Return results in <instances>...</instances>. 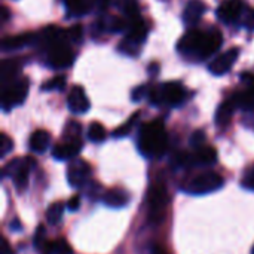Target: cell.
<instances>
[{"label": "cell", "mask_w": 254, "mask_h": 254, "mask_svg": "<svg viewBox=\"0 0 254 254\" xmlns=\"http://www.w3.org/2000/svg\"><path fill=\"white\" fill-rule=\"evenodd\" d=\"M223 43L222 33L217 28H210L208 31L190 30L177 43V51L193 60H207L213 57Z\"/></svg>", "instance_id": "1"}, {"label": "cell", "mask_w": 254, "mask_h": 254, "mask_svg": "<svg viewBox=\"0 0 254 254\" xmlns=\"http://www.w3.org/2000/svg\"><path fill=\"white\" fill-rule=\"evenodd\" d=\"M138 150L146 158H162L168 147V135L162 121L155 119L141 125L138 132Z\"/></svg>", "instance_id": "2"}, {"label": "cell", "mask_w": 254, "mask_h": 254, "mask_svg": "<svg viewBox=\"0 0 254 254\" xmlns=\"http://www.w3.org/2000/svg\"><path fill=\"white\" fill-rule=\"evenodd\" d=\"M147 24L141 16H137L134 19H128V33L118 45V51L128 57H137L140 54V46L147 39Z\"/></svg>", "instance_id": "3"}, {"label": "cell", "mask_w": 254, "mask_h": 254, "mask_svg": "<svg viewBox=\"0 0 254 254\" xmlns=\"http://www.w3.org/2000/svg\"><path fill=\"white\" fill-rule=\"evenodd\" d=\"M188 89L180 82H167L150 89L149 98L152 104L176 107L182 106L188 100Z\"/></svg>", "instance_id": "4"}, {"label": "cell", "mask_w": 254, "mask_h": 254, "mask_svg": "<svg viewBox=\"0 0 254 254\" xmlns=\"http://www.w3.org/2000/svg\"><path fill=\"white\" fill-rule=\"evenodd\" d=\"M70 42L65 39V31L61 30L60 34L49 43L48 46V63L52 68L61 70L67 68L74 63V51L68 45Z\"/></svg>", "instance_id": "5"}, {"label": "cell", "mask_w": 254, "mask_h": 254, "mask_svg": "<svg viewBox=\"0 0 254 254\" xmlns=\"http://www.w3.org/2000/svg\"><path fill=\"white\" fill-rule=\"evenodd\" d=\"M223 185H225V180L219 173L205 171V173L196 174L192 179H189L188 182H185L182 189H183V192H186L189 195H207V193H213V192L222 189Z\"/></svg>", "instance_id": "6"}, {"label": "cell", "mask_w": 254, "mask_h": 254, "mask_svg": "<svg viewBox=\"0 0 254 254\" xmlns=\"http://www.w3.org/2000/svg\"><path fill=\"white\" fill-rule=\"evenodd\" d=\"M33 167H34V161L31 158H16L3 168V176L13 179L16 189L22 190L28 185V177Z\"/></svg>", "instance_id": "7"}, {"label": "cell", "mask_w": 254, "mask_h": 254, "mask_svg": "<svg viewBox=\"0 0 254 254\" xmlns=\"http://www.w3.org/2000/svg\"><path fill=\"white\" fill-rule=\"evenodd\" d=\"M28 88H30V83H28L27 77H21V79H16V80L7 83V86L3 91V97H1L3 110L9 112L13 107L21 106L27 98Z\"/></svg>", "instance_id": "8"}, {"label": "cell", "mask_w": 254, "mask_h": 254, "mask_svg": "<svg viewBox=\"0 0 254 254\" xmlns=\"http://www.w3.org/2000/svg\"><path fill=\"white\" fill-rule=\"evenodd\" d=\"M91 177V165L86 161L76 159L67 168V180L68 185L73 188H82Z\"/></svg>", "instance_id": "9"}, {"label": "cell", "mask_w": 254, "mask_h": 254, "mask_svg": "<svg viewBox=\"0 0 254 254\" xmlns=\"http://www.w3.org/2000/svg\"><path fill=\"white\" fill-rule=\"evenodd\" d=\"M168 202V193L167 189L162 185H153L149 190V208L152 219H162L164 217V208Z\"/></svg>", "instance_id": "10"}, {"label": "cell", "mask_w": 254, "mask_h": 254, "mask_svg": "<svg viewBox=\"0 0 254 254\" xmlns=\"http://www.w3.org/2000/svg\"><path fill=\"white\" fill-rule=\"evenodd\" d=\"M238 57H240V49L238 48H231L229 51H226L225 54H222L216 60H213L211 64L208 65V70L216 76L226 74L234 67Z\"/></svg>", "instance_id": "11"}, {"label": "cell", "mask_w": 254, "mask_h": 254, "mask_svg": "<svg viewBox=\"0 0 254 254\" xmlns=\"http://www.w3.org/2000/svg\"><path fill=\"white\" fill-rule=\"evenodd\" d=\"M67 106L71 113L74 115H83L89 110L91 103L85 94V89L80 85H74L70 89V94L67 97Z\"/></svg>", "instance_id": "12"}, {"label": "cell", "mask_w": 254, "mask_h": 254, "mask_svg": "<svg viewBox=\"0 0 254 254\" xmlns=\"http://www.w3.org/2000/svg\"><path fill=\"white\" fill-rule=\"evenodd\" d=\"M243 12H244L243 0H225L217 7V18L225 24H232L238 21Z\"/></svg>", "instance_id": "13"}, {"label": "cell", "mask_w": 254, "mask_h": 254, "mask_svg": "<svg viewBox=\"0 0 254 254\" xmlns=\"http://www.w3.org/2000/svg\"><path fill=\"white\" fill-rule=\"evenodd\" d=\"M82 150V140H63L52 149V156L58 161H67L79 155Z\"/></svg>", "instance_id": "14"}, {"label": "cell", "mask_w": 254, "mask_h": 254, "mask_svg": "<svg viewBox=\"0 0 254 254\" xmlns=\"http://www.w3.org/2000/svg\"><path fill=\"white\" fill-rule=\"evenodd\" d=\"M207 6L202 0H189L183 10V21L188 25H195L205 13Z\"/></svg>", "instance_id": "15"}, {"label": "cell", "mask_w": 254, "mask_h": 254, "mask_svg": "<svg viewBox=\"0 0 254 254\" xmlns=\"http://www.w3.org/2000/svg\"><path fill=\"white\" fill-rule=\"evenodd\" d=\"M98 0H64L65 9L71 16H83L94 10Z\"/></svg>", "instance_id": "16"}, {"label": "cell", "mask_w": 254, "mask_h": 254, "mask_svg": "<svg viewBox=\"0 0 254 254\" xmlns=\"http://www.w3.org/2000/svg\"><path fill=\"white\" fill-rule=\"evenodd\" d=\"M103 202L112 208H122L125 205H128L129 202V193L124 189H119V188H115V189H110L104 193L103 196Z\"/></svg>", "instance_id": "17"}, {"label": "cell", "mask_w": 254, "mask_h": 254, "mask_svg": "<svg viewBox=\"0 0 254 254\" xmlns=\"http://www.w3.org/2000/svg\"><path fill=\"white\" fill-rule=\"evenodd\" d=\"M51 144V134L45 129H37L31 134L28 140V147L34 153H43Z\"/></svg>", "instance_id": "18"}, {"label": "cell", "mask_w": 254, "mask_h": 254, "mask_svg": "<svg viewBox=\"0 0 254 254\" xmlns=\"http://www.w3.org/2000/svg\"><path fill=\"white\" fill-rule=\"evenodd\" d=\"M34 40H37V34H31V33H24V34H18V36H10L3 39L1 46L4 51H13V49H19L24 48L30 43H33Z\"/></svg>", "instance_id": "19"}, {"label": "cell", "mask_w": 254, "mask_h": 254, "mask_svg": "<svg viewBox=\"0 0 254 254\" xmlns=\"http://www.w3.org/2000/svg\"><path fill=\"white\" fill-rule=\"evenodd\" d=\"M237 109V104L234 100H228V101H223L217 112H216V116H214V121H216V125L220 127V128H225L229 125L232 116H234V112Z\"/></svg>", "instance_id": "20"}, {"label": "cell", "mask_w": 254, "mask_h": 254, "mask_svg": "<svg viewBox=\"0 0 254 254\" xmlns=\"http://www.w3.org/2000/svg\"><path fill=\"white\" fill-rule=\"evenodd\" d=\"M217 161V150L211 146H202L196 149L193 155V162L198 165H213Z\"/></svg>", "instance_id": "21"}, {"label": "cell", "mask_w": 254, "mask_h": 254, "mask_svg": "<svg viewBox=\"0 0 254 254\" xmlns=\"http://www.w3.org/2000/svg\"><path fill=\"white\" fill-rule=\"evenodd\" d=\"M19 68H21V63L18 60H4L1 63V68H0V80L3 83L13 82L12 79L16 76Z\"/></svg>", "instance_id": "22"}, {"label": "cell", "mask_w": 254, "mask_h": 254, "mask_svg": "<svg viewBox=\"0 0 254 254\" xmlns=\"http://www.w3.org/2000/svg\"><path fill=\"white\" fill-rule=\"evenodd\" d=\"M237 104V107H241L243 110H254V89L249 88L243 92H238L232 98Z\"/></svg>", "instance_id": "23"}, {"label": "cell", "mask_w": 254, "mask_h": 254, "mask_svg": "<svg viewBox=\"0 0 254 254\" xmlns=\"http://www.w3.org/2000/svg\"><path fill=\"white\" fill-rule=\"evenodd\" d=\"M107 137L106 128L100 122H92L88 128V138L94 143H103Z\"/></svg>", "instance_id": "24"}, {"label": "cell", "mask_w": 254, "mask_h": 254, "mask_svg": "<svg viewBox=\"0 0 254 254\" xmlns=\"http://www.w3.org/2000/svg\"><path fill=\"white\" fill-rule=\"evenodd\" d=\"M64 213V204L63 202H54L48 211H46V219L49 225H58Z\"/></svg>", "instance_id": "25"}, {"label": "cell", "mask_w": 254, "mask_h": 254, "mask_svg": "<svg viewBox=\"0 0 254 254\" xmlns=\"http://www.w3.org/2000/svg\"><path fill=\"white\" fill-rule=\"evenodd\" d=\"M118 4H119V7L122 9V12L125 13V16L128 19H134V18L140 16L137 0H119Z\"/></svg>", "instance_id": "26"}, {"label": "cell", "mask_w": 254, "mask_h": 254, "mask_svg": "<svg viewBox=\"0 0 254 254\" xmlns=\"http://www.w3.org/2000/svg\"><path fill=\"white\" fill-rule=\"evenodd\" d=\"M82 127L79 122L76 121H70L67 122L65 128H64V140H82Z\"/></svg>", "instance_id": "27"}, {"label": "cell", "mask_w": 254, "mask_h": 254, "mask_svg": "<svg viewBox=\"0 0 254 254\" xmlns=\"http://www.w3.org/2000/svg\"><path fill=\"white\" fill-rule=\"evenodd\" d=\"M138 116H140V113H134L124 125H121L119 128H116L115 129V132H113V137H116V138H122V137H127L129 132H131V129L134 128V125H135V122H137V119H138Z\"/></svg>", "instance_id": "28"}, {"label": "cell", "mask_w": 254, "mask_h": 254, "mask_svg": "<svg viewBox=\"0 0 254 254\" xmlns=\"http://www.w3.org/2000/svg\"><path fill=\"white\" fill-rule=\"evenodd\" d=\"M65 86V76L57 74L52 79L46 80L42 86V91H61Z\"/></svg>", "instance_id": "29"}, {"label": "cell", "mask_w": 254, "mask_h": 254, "mask_svg": "<svg viewBox=\"0 0 254 254\" xmlns=\"http://www.w3.org/2000/svg\"><path fill=\"white\" fill-rule=\"evenodd\" d=\"M65 31V39L71 43H80L83 40V28L80 25H73Z\"/></svg>", "instance_id": "30"}, {"label": "cell", "mask_w": 254, "mask_h": 254, "mask_svg": "<svg viewBox=\"0 0 254 254\" xmlns=\"http://www.w3.org/2000/svg\"><path fill=\"white\" fill-rule=\"evenodd\" d=\"M150 89H152V88H149L147 85H138V86H135V88L131 91V100L135 101V103L141 101L144 97H149Z\"/></svg>", "instance_id": "31"}, {"label": "cell", "mask_w": 254, "mask_h": 254, "mask_svg": "<svg viewBox=\"0 0 254 254\" xmlns=\"http://www.w3.org/2000/svg\"><path fill=\"white\" fill-rule=\"evenodd\" d=\"M12 149H13V141H12V138H10L7 134L3 132V134L0 135V156L4 158Z\"/></svg>", "instance_id": "32"}, {"label": "cell", "mask_w": 254, "mask_h": 254, "mask_svg": "<svg viewBox=\"0 0 254 254\" xmlns=\"http://www.w3.org/2000/svg\"><path fill=\"white\" fill-rule=\"evenodd\" d=\"M204 143H205V132L201 131V129L195 131V132L192 134V137H190V144H192V147L199 149V147L205 146Z\"/></svg>", "instance_id": "33"}, {"label": "cell", "mask_w": 254, "mask_h": 254, "mask_svg": "<svg viewBox=\"0 0 254 254\" xmlns=\"http://www.w3.org/2000/svg\"><path fill=\"white\" fill-rule=\"evenodd\" d=\"M54 254H71V249L64 240L54 241Z\"/></svg>", "instance_id": "34"}, {"label": "cell", "mask_w": 254, "mask_h": 254, "mask_svg": "<svg viewBox=\"0 0 254 254\" xmlns=\"http://www.w3.org/2000/svg\"><path fill=\"white\" fill-rule=\"evenodd\" d=\"M244 25H246L249 30H254V9L247 12L246 18H244Z\"/></svg>", "instance_id": "35"}, {"label": "cell", "mask_w": 254, "mask_h": 254, "mask_svg": "<svg viewBox=\"0 0 254 254\" xmlns=\"http://www.w3.org/2000/svg\"><path fill=\"white\" fill-rule=\"evenodd\" d=\"M79 205H80V198H79L77 195L71 196V199L67 202V208H68L70 211H76V210L79 208Z\"/></svg>", "instance_id": "36"}, {"label": "cell", "mask_w": 254, "mask_h": 254, "mask_svg": "<svg viewBox=\"0 0 254 254\" xmlns=\"http://www.w3.org/2000/svg\"><path fill=\"white\" fill-rule=\"evenodd\" d=\"M0 254H15L13 253V250L10 249V246H9V243H7V240H6V238H3V240H1Z\"/></svg>", "instance_id": "37"}, {"label": "cell", "mask_w": 254, "mask_h": 254, "mask_svg": "<svg viewBox=\"0 0 254 254\" xmlns=\"http://www.w3.org/2000/svg\"><path fill=\"white\" fill-rule=\"evenodd\" d=\"M243 185H244L246 188H249V189H254V170L246 177V179H244Z\"/></svg>", "instance_id": "38"}, {"label": "cell", "mask_w": 254, "mask_h": 254, "mask_svg": "<svg viewBox=\"0 0 254 254\" xmlns=\"http://www.w3.org/2000/svg\"><path fill=\"white\" fill-rule=\"evenodd\" d=\"M243 79H244V80H247V82H249V85H250V88H253L254 89V76L253 74H250V73H244V74H243Z\"/></svg>", "instance_id": "39"}, {"label": "cell", "mask_w": 254, "mask_h": 254, "mask_svg": "<svg viewBox=\"0 0 254 254\" xmlns=\"http://www.w3.org/2000/svg\"><path fill=\"white\" fill-rule=\"evenodd\" d=\"M9 19V9L6 6L1 7V22H6Z\"/></svg>", "instance_id": "40"}, {"label": "cell", "mask_w": 254, "mask_h": 254, "mask_svg": "<svg viewBox=\"0 0 254 254\" xmlns=\"http://www.w3.org/2000/svg\"><path fill=\"white\" fill-rule=\"evenodd\" d=\"M158 68H159V64H155V63H152V64L149 65V70H150L149 73H150L152 76H153V74H158V71H156Z\"/></svg>", "instance_id": "41"}, {"label": "cell", "mask_w": 254, "mask_h": 254, "mask_svg": "<svg viewBox=\"0 0 254 254\" xmlns=\"http://www.w3.org/2000/svg\"><path fill=\"white\" fill-rule=\"evenodd\" d=\"M152 254H167L161 247H155L153 250H152Z\"/></svg>", "instance_id": "42"}, {"label": "cell", "mask_w": 254, "mask_h": 254, "mask_svg": "<svg viewBox=\"0 0 254 254\" xmlns=\"http://www.w3.org/2000/svg\"><path fill=\"white\" fill-rule=\"evenodd\" d=\"M252 253H253V254H254V247H253V252H252Z\"/></svg>", "instance_id": "43"}]
</instances>
